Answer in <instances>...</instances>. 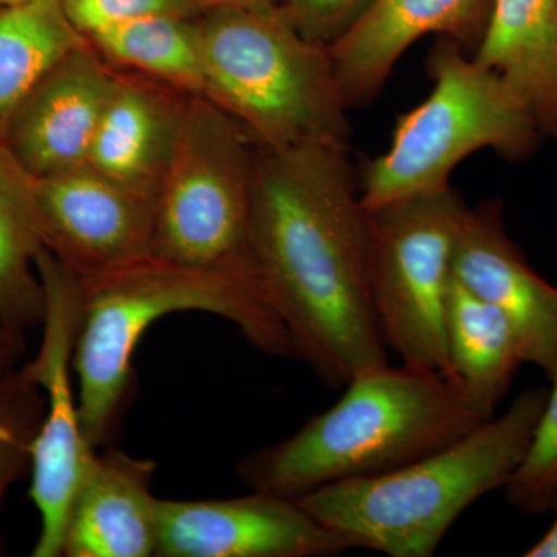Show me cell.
Here are the masks:
<instances>
[{
	"label": "cell",
	"mask_w": 557,
	"mask_h": 557,
	"mask_svg": "<svg viewBox=\"0 0 557 557\" xmlns=\"http://www.w3.org/2000/svg\"><path fill=\"white\" fill-rule=\"evenodd\" d=\"M486 420L448 376L381 366L348 381L343 397L292 437L242 458L237 474L251 491L298 498L406 467Z\"/></svg>",
	"instance_id": "3957f363"
},
{
	"label": "cell",
	"mask_w": 557,
	"mask_h": 557,
	"mask_svg": "<svg viewBox=\"0 0 557 557\" xmlns=\"http://www.w3.org/2000/svg\"><path fill=\"white\" fill-rule=\"evenodd\" d=\"M0 9H2V7H0Z\"/></svg>",
	"instance_id": "f546056e"
},
{
	"label": "cell",
	"mask_w": 557,
	"mask_h": 557,
	"mask_svg": "<svg viewBox=\"0 0 557 557\" xmlns=\"http://www.w3.org/2000/svg\"><path fill=\"white\" fill-rule=\"evenodd\" d=\"M46 295L42 343L22 366L46 394V417L32 450L30 497L40 515V533L32 555L60 557L70 508L95 450L84 437L78 399L73 395L72 359L81 322L78 277L47 248L36 256Z\"/></svg>",
	"instance_id": "9c48e42d"
},
{
	"label": "cell",
	"mask_w": 557,
	"mask_h": 557,
	"mask_svg": "<svg viewBox=\"0 0 557 557\" xmlns=\"http://www.w3.org/2000/svg\"><path fill=\"white\" fill-rule=\"evenodd\" d=\"M357 549L295 498L252 491L222 500L159 502L157 557H325Z\"/></svg>",
	"instance_id": "8fae6325"
},
{
	"label": "cell",
	"mask_w": 557,
	"mask_h": 557,
	"mask_svg": "<svg viewBox=\"0 0 557 557\" xmlns=\"http://www.w3.org/2000/svg\"><path fill=\"white\" fill-rule=\"evenodd\" d=\"M547 392H523L500 417L406 467L318 487L295 500L357 548L434 556L456 520L480 497L507 486L523 463Z\"/></svg>",
	"instance_id": "277c9868"
},
{
	"label": "cell",
	"mask_w": 557,
	"mask_h": 557,
	"mask_svg": "<svg viewBox=\"0 0 557 557\" xmlns=\"http://www.w3.org/2000/svg\"><path fill=\"white\" fill-rule=\"evenodd\" d=\"M467 209L449 185L368 211L369 287L384 343L401 364L448 379L446 300Z\"/></svg>",
	"instance_id": "52a82bcc"
},
{
	"label": "cell",
	"mask_w": 557,
	"mask_h": 557,
	"mask_svg": "<svg viewBox=\"0 0 557 557\" xmlns=\"http://www.w3.org/2000/svg\"><path fill=\"white\" fill-rule=\"evenodd\" d=\"M46 394L24 368L0 379V507L10 486L32 469V450L46 417Z\"/></svg>",
	"instance_id": "7402d4cb"
},
{
	"label": "cell",
	"mask_w": 557,
	"mask_h": 557,
	"mask_svg": "<svg viewBox=\"0 0 557 557\" xmlns=\"http://www.w3.org/2000/svg\"><path fill=\"white\" fill-rule=\"evenodd\" d=\"M61 3L70 24L84 39L148 14L199 17L203 13L190 0H61Z\"/></svg>",
	"instance_id": "cb8c5ba5"
},
{
	"label": "cell",
	"mask_w": 557,
	"mask_h": 557,
	"mask_svg": "<svg viewBox=\"0 0 557 557\" xmlns=\"http://www.w3.org/2000/svg\"><path fill=\"white\" fill-rule=\"evenodd\" d=\"M25 351L27 343L24 333L0 325V379L11 370L20 368Z\"/></svg>",
	"instance_id": "484cf974"
},
{
	"label": "cell",
	"mask_w": 557,
	"mask_h": 557,
	"mask_svg": "<svg viewBox=\"0 0 557 557\" xmlns=\"http://www.w3.org/2000/svg\"><path fill=\"white\" fill-rule=\"evenodd\" d=\"M119 70L89 42L70 50L35 84L11 116L3 145L33 178L84 166Z\"/></svg>",
	"instance_id": "7c38bea8"
},
{
	"label": "cell",
	"mask_w": 557,
	"mask_h": 557,
	"mask_svg": "<svg viewBox=\"0 0 557 557\" xmlns=\"http://www.w3.org/2000/svg\"><path fill=\"white\" fill-rule=\"evenodd\" d=\"M428 72L434 86L426 100L398 116L386 152L362 168L359 196L368 211L446 188L450 172L479 150L522 160L544 138L507 83L454 40L431 50Z\"/></svg>",
	"instance_id": "8992f818"
},
{
	"label": "cell",
	"mask_w": 557,
	"mask_h": 557,
	"mask_svg": "<svg viewBox=\"0 0 557 557\" xmlns=\"http://www.w3.org/2000/svg\"><path fill=\"white\" fill-rule=\"evenodd\" d=\"M196 3L201 11L212 9H226V7H234V9H277L278 0H190Z\"/></svg>",
	"instance_id": "83f0119b"
},
{
	"label": "cell",
	"mask_w": 557,
	"mask_h": 557,
	"mask_svg": "<svg viewBox=\"0 0 557 557\" xmlns=\"http://www.w3.org/2000/svg\"><path fill=\"white\" fill-rule=\"evenodd\" d=\"M454 277L507 317L525 364L553 379L557 368V287L539 276L508 236L504 205L468 208L458 231Z\"/></svg>",
	"instance_id": "4fadbf2b"
},
{
	"label": "cell",
	"mask_w": 557,
	"mask_h": 557,
	"mask_svg": "<svg viewBox=\"0 0 557 557\" xmlns=\"http://www.w3.org/2000/svg\"><path fill=\"white\" fill-rule=\"evenodd\" d=\"M44 247L75 276L152 255L157 199L89 164L33 178Z\"/></svg>",
	"instance_id": "30bf717a"
},
{
	"label": "cell",
	"mask_w": 557,
	"mask_h": 557,
	"mask_svg": "<svg viewBox=\"0 0 557 557\" xmlns=\"http://www.w3.org/2000/svg\"><path fill=\"white\" fill-rule=\"evenodd\" d=\"M494 70L557 141V0H493L472 54Z\"/></svg>",
	"instance_id": "e0dca14e"
},
{
	"label": "cell",
	"mask_w": 557,
	"mask_h": 557,
	"mask_svg": "<svg viewBox=\"0 0 557 557\" xmlns=\"http://www.w3.org/2000/svg\"><path fill=\"white\" fill-rule=\"evenodd\" d=\"M491 5L493 0H373L364 16L329 47L347 108L375 100L399 58L423 36H445L474 54Z\"/></svg>",
	"instance_id": "5bb4252c"
},
{
	"label": "cell",
	"mask_w": 557,
	"mask_h": 557,
	"mask_svg": "<svg viewBox=\"0 0 557 557\" xmlns=\"http://www.w3.org/2000/svg\"><path fill=\"white\" fill-rule=\"evenodd\" d=\"M256 145L208 98L189 97L157 194L152 255L196 267L248 259Z\"/></svg>",
	"instance_id": "ba28073f"
},
{
	"label": "cell",
	"mask_w": 557,
	"mask_h": 557,
	"mask_svg": "<svg viewBox=\"0 0 557 557\" xmlns=\"http://www.w3.org/2000/svg\"><path fill=\"white\" fill-rule=\"evenodd\" d=\"M78 277V276H76ZM81 322L72 368L78 376L84 437L108 448L134 388V354L146 330L177 311H207L230 321L262 354L295 358V346L249 258L196 267L150 255L78 277Z\"/></svg>",
	"instance_id": "7a4b0ae2"
},
{
	"label": "cell",
	"mask_w": 557,
	"mask_h": 557,
	"mask_svg": "<svg viewBox=\"0 0 557 557\" xmlns=\"http://www.w3.org/2000/svg\"><path fill=\"white\" fill-rule=\"evenodd\" d=\"M156 463L108 446L98 449L73 498L65 557H150L159 544Z\"/></svg>",
	"instance_id": "9a60e30c"
},
{
	"label": "cell",
	"mask_w": 557,
	"mask_h": 557,
	"mask_svg": "<svg viewBox=\"0 0 557 557\" xmlns=\"http://www.w3.org/2000/svg\"><path fill=\"white\" fill-rule=\"evenodd\" d=\"M373 0H278L282 13L304 36L330 47L370 9Z\"/></svg>",
	"instance_id": "d4e9b609"
},
{
	"label": "cell",
	"mask_w": 557,
	"mask_h": 557,
	"mask_svg": "<svg viewBox=\"0 0 557 557\" xmlns=\"http://www.w3.org/2000/svg\"><path fill=\"white\" fill-rule=\"evenodd\" d=\"M84 42L61 0H25L0 9V143L28 91Z\"/></svg>",
	"instance_id": "44dd1931"
},
{
	"label": "cell",
	"mask_w": 557,
	"mask_h": 557,
	"mask_svg": "<svg viewBox=\"0 0 557 557\" xmlns=\"http://www.w3.org/2000/svg\"><path fill=\"white\" fill-rule=\"evenodd\" d=\"M368 220L348 145L256 146L248 258L295 358L330 388L388 364L370 296Z\"/></svg>",
	"instance_id": "6da1fadb"
},
{
	"label": "cell",
	"mask_w": 557,
	"mask_h": 557,
	"mask_svg": "<svg viewBox=\"0 0 557 557\" xmlns=\"http://www.w3.org/2000/svg\"><path fill=\"white\" fill-rule=\"evenodd\" d=\"M25 2V0H0V7H13L17 5V3Z\"/></svg>",
	"instance_id": "f1b7e54d"
},
{
	"label": "cell",
	"mask_w": 557,
	"mask_h": 557,
	"mask_svg": "<svg viewBox=\"0 0 557 557\" xmlns=\"http://www.w3.org/2000/svg\"><path fill=\"white\" fill-rule=\"evenodd\" d=\"M199 17L148 14L86 38L110 67L149 76L183 94L203 97Z\"/></svg>",
	"instance_id": "ffe728a7"
},
{
	"label": "cell",
	"mask_w": 557,
	"mask_h": 557,
	"mask_svg": "<svg viewBox=\"0 0 557 557\" xmlns=\"http://www.w3.org/2000/svg\"><path fill=\"white\" fill-rule=\"evenodd\" d=\"M531 448L504 487L511 507L530 516L552 511L557 493V368Z\"/></svg>",
	"instance_id": "603a6c76"
},
{
	"label": "cell",
	"mask_w": 557,
	"mask_h": 557,
	"mask_svg": "<svg viewBox=\"0 0 557 557\" xmlns=\"http://www.w3.org/2000/svg\"><path fill=\"white\" fill-rule=\"evenodd\" d=\"M552 511H555V519L549 525L547 533L544 534L536 544L523 553L525 557H557V493L553 500Z\"/></svg>",
	"instance_id": "4316f807"
},
{
	"label": "cell",
	"mask_w": 557,
	"mask_h": 557,
	"mask_svg": "<svg viewBox=\"0 0 557 557\" xmlns=\"http://www.w3.org/2000/svg\"><path fill=\"white\" fill-rule=\"evenodd\" d=\"M445 327L449 380L486 417H494L516 372L525 364L511 322L453 277Z\"/></svg>",
	"instance_id": "ac0fdd59"
},
{
	"label": "cell",
	"mask_w": 557,
	"mask_h": 557,
	"mask_svg": "<svg viewBox=\"0 0 557 557\" xmlns=\"http://www.w3.org/2000/svg\"><path fill=\"white\" fill-rule=\"evenodd\" d=\"M203 97L260 148L348 145L350 121L329 47L277 9H212L199 20Z\"/></svg>",
	"instance_id": "5b68a950"
},
{
	"label": "cell",
	"mask_w": 557,
	"mask_h": 557,
	"mask_svg": "<svg viewBox=\"0 0 557 557\" xmlns=\"http://www.w3.org/2000/svg\"><path fill=\"white\" fill-rule=\"evenodd\" d=\"M44 247L33 177L0 143V325L25 333L42 325L46 295L36 270Z\"/></svg>",
	"instance_id": "d6986e66"
},
{
	"label": "cell",
	"mask_w": 557,
	"mask_h": 557,
	"mask_svg": "<svg viewBox=\"0 0 557 557\" xmlns=\"http://www.w3.org/2000/svg\"><path fill=\"white\" fill-rule=\"evenodd\" d=\"M189 97L161 81L119 70L87 164L157 199Z\"/></svg>",
	"instance_id": "2e32d148"
}]
</instances>
